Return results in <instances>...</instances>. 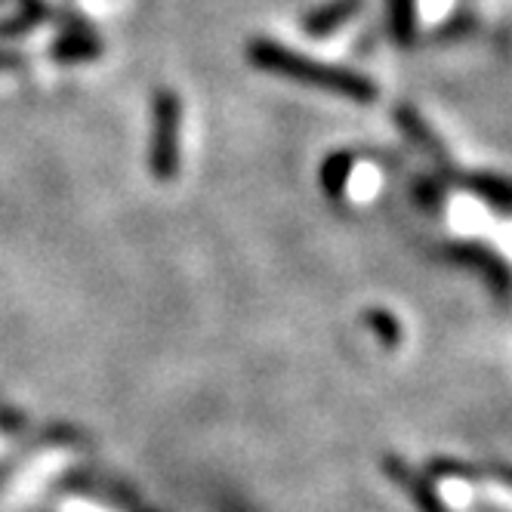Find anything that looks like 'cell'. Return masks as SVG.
Wrapping results in <instances>:
<instances>
[{
  "instance_id": "obj_5",
  "label": "cell",
  "mask_w": 512,
  "mask_h": 512,
  "mask_svg": "<svg viewBox=\"0 0 512 512\" xmlns=\"http://www.w3.org/2000/svg\"><path fill=\"white\" fill-rule=\"evenodd\" d=\"M429 479H454V482H491L512 488V466L506 463H466V460H448V457H435L426 466Z\"/></svg>"
},
{
  "instance_id": "obj_12",
  "label": "cell",
  "mask_w": 512,
  "mask_h": 512,
  "mask_svg": "<svg viewBox=\"0 0 512 512\" xmlns=\"http://www.w3.org/2000/svg\"><path fill=\"white\" fill-rule=\"evenodd\" d=\"M0 4H4V0H0Z\"/></svg>"
},
{
  "instance_id": "obj_11",
  "label": "cell",
  "mask_w": 512,
  "mask_h": 512,
  "mask_svg": "<svg viewBox=\"0 0 512 512\" xmlns=\"http://www.w3.org/2000/svg\"><path fill=\"white\" fill-rule=\"evenodd\" d=\"M25 56L13 53V50H0V71H10V68H22Z\"/></svg>"
},
{
  "instance_id": "obj_8",
  "label": "cell",
  "mask_w": 512,
  "mask_h": 512,
  "mask_svg": "<svg viewBox=\"0 0 512 512\" xmlns=\"http://www.w3.org/2000/svg\"><path fill=\"white\" fill-rule=\"evenodd\" d=\"M47 16H50V10L44 0H19L16 13L0 22V38H19V34L38 28Z\"/></svg>"
},
{
  "instance_id": "obj_7",
  "label": "cell",
  "mask_w": 512,
  "mask_h": 512,
  "mask_svg": "<svg viewBox=\"0 0 512 512\" xmlns=\"http://www.w3.org/2000/svg\"><path fill=\"white\" fill-rule=\"evenodd\" d=\"M361 7H364V0H331V4L312 10L303 19V31L309 38H331L337 28H343L349 19L358 16Z\"/></svg>"
},
{
  "instance_id": "obj_3",
  "label": "cell",
  "mask_w": 512,
  "mask_h": 512,
  "mask_svg": "<svg viewBox=\"0 0 512 512\" xmlns=\"http://www.w3.org/2000/svg\"><path fill=\"white\" fill-rule=\"evenodd\" d=\"M383 472L389 475V479L405 491L411 500H414V506L420 509V512H451L445 503H442V497H438V491L432 488V479L429 475H423V472H417L408 460H401L398 454H386L383 457Z\"/></svg>"
},
{
  "instance_id": "obj_10",
  "label": "cell",
  "mask_w": 512,
  "mask_h": 512,
  "mask_svg": "<svg viewBox=\"0 0 512 512\" xmlns=\"http://www.w3.org/2000/svg\"><path fill=\"white\" fill-rule=\"evenodd\" d=\"M364 321H368V327L374 331V337L386 346V349H395L401 343V324L392 312L386 309H371L364 312Z\"/></svg>"
},
{
  "instance_id": "obj_9",
  "label": "cell",
  "mask_w": 512,
  "mask_h": 512,
  "mask_svg": "<svg viewBox=\"0 0 512 512\" xmlns=\"http://www.w3.org/2000/svg\"><path fill=\"white\" fill-rule=\"evenodd\" d=\"M352 167H355V158L349 152H337L324 161L321 167V186L331 198H343L346 186H349V176H352Z\"/></svg>"
},
{
  "instance_id": "obj_2",
  "label": "cell",
  "mask_w": 512,
  "mask_h": 512,
  "mask_svg": "<svg viewBox=\"0 0 512 512\" xmlns=\"http://www.w3.org/2000/svg\"><path fill=\"white\" fill-rule=\"evenodd\" d=\"M182 164V99L161 87L152 96V142H149V170L155 179H176Z\"/></svg>"
},
{
  "instance_id": "obj_1",
  "label": "cell",
  "mask_w": 512,
  "mask_h": 512,
  "mask_svg": "<svg viewBox=\"0 0 512 512\" xmlns=\"http://www.w3.org/2000/svg\"><path fill=\"white\" fill-rule=\"evenodd\" d=\"M247 62L260 71H269V75L297 81L312 90L334 93V96H343V99H352L361 105L380 99V87L368 75H358V71L340 68V65L315 62L312 56H303V53L290 50L284 44H275L269 38H256L247 44Z\"/></svg>"
},
{
  "instance_id": "obj_4",
  "label": "cell",
  "mask_w": 512,
  "mask_h": 512,
  "mask_svg": "<svg viewBox=\"0 0 512 512\" xmlns=\"http://www.w3.org/2000/svg\"><path fill=\"white\" fill-rule=\"evenodd\" d=\"M392 118H395V124L401 127V133H405V136L417 145V149H420L426 158H432V161H435V167H438V170H445V173L451 176V158H448V152H445L442 139L435 136V130L426 124V118L417 112V108H414L411 102H395Z\"/></svg>"
},
{
  "instance_id": "obj_6",
  "label": "cell",
  "mask_w": 512,
  "mask_h": 512,
  "mask_svg": "<svg viewBox=\"0 0 512 512\" xmlns=\"http://www.w3.org/2000/svg\"><path fill=\"white\" fill-rule=\"evenodd\" d=\"M99 53H102V41L87 22H68L50 47L53 62H90Z\"/></svg>"
}]
</instances>
